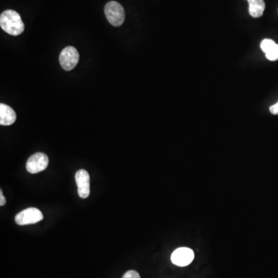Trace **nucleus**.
Wrapping results in <instances>:
<instances>
[{"label":"nucleus","instance_id":"1","mask_svg":"<svg viewBox=\"0 0 278 278\" xmlns=\"http://www.w3.org/2000/svg\"><path fill=\"white\" fill-rule=\"evenodd\" d=\"M0 27L6 33L15 36L24 33L25 29L21 15L11 10H6L1 13Z\"/></svg>","mask_w":278,"mask_h":278},{"label":"nucleus","instance_id":"2","mask_svg":"<svg viewBox=\"0 0 278 278\" xmlns=\"http://www.w3.org/2000/svg\"><path fill=\"white\" fill-rule=\"evenodd\" d=\"M104 14L108 22L115 27L122 25L125 17L122 6L115 1H110L106 4L104 7Z\"/></svg>","mask_w":278,"mask_h":278},{"label":"nucleus","instance_id":"3","mask_svg":"<svg viewBox=\"0 0 278 278\" xmlns=\"http://www.w3.org/2000/svg\"><path fill=\"white\" fill-rule=\"evenodd\" d=\"M44 215L41 210L36 208L26 209L18 213L15 217V221L18 225L26 226L34 224L43 220Z\"/></svg>","mask_w":278,"mask_h":278},{"label":"nucleus","instance_id":"4","mask_svg":"<svg viewBox=\"0 0 278 278\" xmlns=\"http://www.w3.org/2000/svg\"><path fill=\"white\" fill-rule=\"evenodd\" d=\"M79 61V53L73 47H67L61 51L60 55V64L61 67L67 71L73 70Z\"/></svg>","mask_w":278,"mask_h":278},{"label":"nucleus","instance_id":"5","mask_svg":"<svg viewBox=\"0 0 278 278\" xmlns=\"http://www.w3.org/2000/svg\"><path fill=\"white\" fill-rule=\"evenodd\" d=\"M49 159L47 155L38 153L30 156L27 162V170L31 174L44 171L48 166Z\"/></svg>","mask_w":278,"mask_h":278},{"label":"nucleus","instance_id":"6","mask_svg":"<svg viewBox=\"0 0 278 278\" xmlns=\"http://www.w3.org/2000/svg\"><path fill=\"white\" fill-rule=\"evenodd\" d=\"M194 252L188 247H180L176 249L171 256V261L175 265L179 267H187L193 262Z\"/></svg>","mask_w":278,"mask_h":278},{"label":"nucleus","instance_id":"7","mask_svg":"<svg viewBox=\"0 0 278 278\" xmlns=\"http://www.w3.org/2000/svg\"><path fill=\"white\" fill-rule=\"evenodd\" d=\"M75 180L78 186V195L81 199H86L90 195V176L86 170H78L75 175Z\"/></svg>","mask_w":278,"mask_h":278},{"label":"nucleus","instance_id":"8","mask_svg":"<svg viewBox=\"0 0 278 278\" xmlns=\"http://www.w3.org/2000/svg\"><path fill=\"white\" fill-rule=\"evenodd\" d=\"M16 120L15 110L7 104H0V124L4 126L11 125Z\"/></svg>","mask_w":278,"mask_h":278},{"label":"nucleus","instance_id":"9","mask_svg":"<svg viewBox=\"0 0 278 278\" xmlns=\"http://www.w3.org/2000/svg\"><path fill=\"white\" fill-rule=\"evenodd\" d=\"M249 4V13L253 18H260L265 10L264 0H247Z\"/></svg>","mask_w":278,"mask_h":278},{"label":"nucleus","instance_id":"10","mask_svg":"<svg viewBox=\"0 0 278 278\" xmlns=\"http://www.w3.org/2000/svg\"><path fill=\"white\" fill-rule=\"evenodd\" d=\"M266 58L270 61H277L278 60V44H275L271 49L265 53Z\"/></svg>","mask_w":278,"mask_h":278},{"label":"nucleus","instance_id":"11","mask_svg":"<svg viewBox=\"0 0 278 278\" xmlns=\"http://www.w3.org/2000/svg\"><path fill=\"white\" fill-rule=\"evenodd\" d=\"M275 44H276V43H275L273 40L264 39V41H262V42L261 43V50L266 53L270 50V49H271Z\"/></svg>","mask_w":278,"mask_h":278},{"label":"nucleus","instance_id":"12","mask_svg":"<svg viewBox=\"0 0 278 278\" xmlns=\"http://www.w3.org/2000/svg\"><path fill=\"white\" fill-rule=\"evenodd\" d=\"M122 278H141L140 275L135 270H128L124 273Z\"/></svg>","mask_w":278,"mask_h":278},{"label":"nucleus","instance_id":"13","mask_svg":"<svg viewBox=\"0 0 278 278\" xmlns=\"http://www.w3.org/2000/svg\"><path fill=\"white\" fill-rule=\"evenodd\" d=\"M270 113L273 115H278V102L276 104H273L270 107Z\"/></svg>","mask_w":278,"mask_h":278},{"label":"nucleus","instance_id":"14","mask_svg":"<svg viewBox=\"0 0 278 278\" xmlns=\"http://www.w3.org/2000/svg\"><path fill=\"white\" fill-rule=\"evenodd\" d=\"M6 202H7V200H6V198L4 197L2 190H0V206L3 207V206L5 205Z\"/></svg>","mask_w":278,"mask_h":278}]
</instances>
